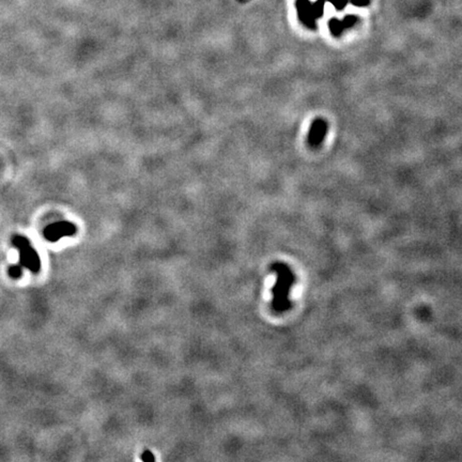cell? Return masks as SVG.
Here are the masks:
<instances>
[{
	"label": "cell",
	"mask_w": 462,
	"mask_h": 462,
	"mask_svg": "<svg viewBox=\"0 0 462 462\" xmlns=\"http://www.w3.org/2000/svg\"><path fill=\"white\" fill-rule=\"evenodd\" d=\"M328 132V124L324 119L317 118L313 121L307 135V143L310 148L317 149L321 146Z\"/></svg>",
	"instance_id": "5b68a950"
},
{
	"label": "cell",
	"mask_w": 462,
	"mask_h": 462,
	"mask_svg": "<svg viewBox=\"0 0 462 462\" xmlns=\"http://www.w3.org/2000/svg\"><path fill=\"white\" fill-rule=\"evenodd\" d=\"M77 232L76 226L71 222L62 221L48 225L43 231L44 238L48 242H57L63 236H72Z\"/></svg>",
	"instance_id": "277c9868"
},
{
	"label": "cell",
	"mask_w": 462,
	"mask_h": 462,
	"mask_svg": "<svg viewBox=\"0 0 462 462\" xmlns=\"http://www.w3.org/2000/svg\"><path fill=\"white\" fill-rule=\"evenodd\" d=\"M13 245L20 252V264L32 273H38L41 268V261L37 251L31 246L30 242L23 235H14L12 239Z\"/></svg>",
	"instance_id": "7a4b0ae2"
},
{
	"label": "cell",
	"mask_w": 462,
	"mask_h": 462,
	"mask_svg": "<svg viewBox=\"0 0 462 462\" xmlns=\"http://www.w3.org/2000/svg\"><path fill=\"white\" fill-rule=\"evenodd\" d=\"M357 21H359V19H357V16L355 15H346L344 21H339L333 17V19L328 22V28H330L332 36L338 38L346 29L353 27L357 23Z\"/></svg>",
	"instance_id": "8992f818"
},
{
	"label": "cell",
	"mask_w": 462,
	"mask_h": 462,
	"mask_svg": "<svg viewBox=\"0 0 462 462\" xmlns=\"http://www.w3.org/2000/svg\"><path fill=\"white\" fill-rule=\"evenodd\" d=\"M272 271L276 273L277 279L272 289V308L276 313H284L290 307L289 294L294 282L293 272L287 264L276 262L272 265Z\"/></svg>",
	"instance_id": "6da1fadb"
},
{
	"label": "cell",
	"mask_w": 462,
	"mask_h": 462,
	"mask_svg": "<svg viewBox=\"0 0 462 462\" xmlns=\"http://www.w3.org/2000/svg\"><path fill=\"white\" fill-rule=\"evenodd\" d=\"M22 265L19 264H13L9 268V275L12 277V278H20L22 275Z\"/></svg>",
	"instance_id": "52a82bcc"
},
{
	"label": "cell",
	"mask_w": 462,
	"mask_h": 462,
	"mask_svg": "<svg viewBox=\"0 0 462 462\" xmlns=\"http://www.w3.org/2000/svg\"><path fill=\"white\" fill-rule=\"evenodd\" d=\"M140 460L144 462H153L155 461V456L150 450H144L140 456Z\"/></svg>",
	"instance_id": "ba28073f"
},
{
	"label": "cell",
	"mask_w": 462,
	"mask_h": 462,
	"mask_svg": "<svg viewBox=\"0 0 462 462\" xmlns=\"http://www.w3.org/2000/svg\"><path fill=\"white\" fill-rule=\"evenodd\" d=\"M325 0H319L315 3H311L309 0H297V10L299 20L302 24L311 30L317 28L316 21L323 15Z\"/></svg>",
	"instance_id": "3957f363"
},
{
	"label": "cell",
	"mask_w": 462,
	"mask_h": 462,
	"mask_svg": "<svg viewBox=\"0 0 462 462\" xmlns=\"http://www.w3.org/2000/svg\"><path fill=\"white\" fill-rule=\"evenodd\" d=\"M350 2L355 7H366L370 3V0H350Z\"/></svg>",
	"instance_id": "9c48e42d"
}]
</instances>
